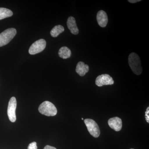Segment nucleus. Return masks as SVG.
Here are the masks:
<instances>
[{"label": "nucleus", "mask_w": 149, "mask_h": 149, "mask_svg": "<svg viewBox=\"0 0 149 149\" xmlns=\"http://www.w3.org/2000/svg\"><path fill=\"white\" fill-rule=\"evenodd\" d=\"M58 55L60 57L63 59H67L70 57L71 55V52L67 47H62L60 49L58 52Z\"/></svg>", "instance_id": "f8f14e48"}, {"label": "nucleus", "mask_w": 149, "mask_h": 149, "mask_svg": "<svg viewBox=\"0 0 149 149\" xmlns=\"http://www.w3.org/2000/svg\"><path fill=\"white\" fill-rule=\"evenodd\" d=\"M84 123L91 135L95 138H98L100 134V130L97 123L92 119L87 118Z\"/></svg>", "instance_id": "20e7f679"}, {"label": "nucleus", "mask_w": 149, "mask_h": 149, "mask_svg": "<svg viewBox=\"0 0 149 149\" xmlns=\"http://www.w3.org/2000/svg\"><path fill=\"white\" fill-rule=\"evenodd\" d=\"M17 34L16 29L13 28L6 29L0 34V47L7 45Z\"/></svg>", "instance_id": "7ed1b4c3"}, {"label": "nucleus", "mask_w": 149, "mask_h": 149, "mask_svg": "<svg viewBox=\"0 0 149 149\" xmlns=\"http://www.w3.org/2000/svg\"><path fill=\"white\" fill-rule=\"evenodd\" d=\"M145 117L146 120L147 122L149 123V108L148 107L145 113Z\"/></svg>", "instance_id": "dca6fc26"}, {"label": "nucleus", "mask_w": 149, "mask_h": 149, "mask_svg": "<svg viewBox=\"0 0 149 149\" xmlns=\"http://www.w3.org/2000/svg\"><path fill=\"white\" fill-rule=\"evenodd\" d=\"M82 120H83V118H82Z\"/></svg>", "instance_id": "6ab92c4d"}, {"label": "nucleus", "mask_w": 149, "mask_h": 149, "mask_svg": "<svg viewBox=\"0 0 149 149\" xmlns=\"http://www.w3.org/2000/svg\"><path fill=\"white\" fill-rule=\"evenodd\" d=\"M38 110L41 114L47 116H54L57 113V110L54 105L49 101L42 103L39 107Z\"/></svg>", "instance_id": "f03ea898"}, {"label": "nucleus", "mask_w": 149, "mask_h": 149, "mask_svg": "<svg viewBox=\"0 0 149 149\" xmlns=\"http://www.w3.org/2000/svg\"><path fill=\"white\" fill-rule=\"evenodd\" d=\"M114 83L112 77L108 74H102L99 75L96 78L95 84L98 87L103 85H112Z\"/></svg>", "instance_id": "0eeeda50"}, {"label": "nucleus", "mask_w": 149, "mask_h": 149, "mask_svg": "<svg viewBox=\"0 0 149 149\" xmlns=\"http://www.w3.org/2000/svg\"><path fill=\"white\" fill-rule=\"evenodd\" d=\"M97 19L99 25L101 27H105L108 21V19L106 13L102 10L99 11L97 13Z\"/></svg>", "instance_id": "1a4fd4ad"}, {"label": "nucleus", "mask_w": 149, "mask_h": 149, "mask_svg": "<svg viewBox=\"0 0 149 149\" xmlns=\"http://www.w3.org/2000/svg\"><path fill=\"white\" fill-rule=\"evenodd\" d=\"M89 67L83 62L80 61L77 63L75 71L80 76H84L89 71Z\"/></svg>", "instance_id": "9b49d317"}, {"label": "nucleus", "mask_w": 149, "mask_h": 149, "mask_svg": "<svg viewBox=\"0 0 149 149\" xmlns=\"http://www.w3.org/2000/svg\"><path fill=\"white\" fill-rule=\"evenodd\" d=\"M108 123L110 127L116 131H120L122 128V120L119 118H112L108 120Z\"/></svg>", "instance_id": "6e6552de"}, {"label": "nucleus", "mask_w": 149, "mask_h": 149, "mask_svg": "<svg viewBox=\"0 0 149 149\" xmlns=\"http://www.w3.org/2000/svg\"><path fill=\"white\" fill-rule=\"evenodd\" d=\"M44 149H56L55 147L51 146H47L45 147Z\"/></svg>", "instance_id": "a211bd4d"}, {"label": "nucleus", "mask_w": 149, "mask_h": 149, "mask_svg": "<svg viewBox=\"0 0 149 149\" xmlns=\"http://www.w3.org/2000/svg\"><path fill=\"white\" fill-rule=\"evenodd\" d=\"M46 47V42L44 39H40L36 41L30 46L29 53L31 55H35L42 52Z\"/></svg>", "instance_id": "39448f33"}, {"label": "nucleus", "mask_w": 149, "mask_h": 149, "mask_svg": "<svg viewBox=\"0 0 149 149\" xmlns=\"http://www.w3.org/2000/svg\"><path fill=\"white\" fill-rule=\"evenodd\" d=\"M64 31V28L63 26L61 25H56L51 30L50 34L52 37H56Z\"/></svg>", "instance_id": "ddd939ff"}, {"label": "nucleus", "mask_w": 149, "mask_h": 149, "mask_svg": "<svg viewBox=\"0 0 149 149\" xmlns=\"http://www.w3.org/2000/svg\"><path fill=\"white\" fill-rule=\"evenodd\" d=\"M13 15V13L10 10L4 8H0V20L10 17Z\"/></svg>", "instance_id": "4468645a"}, {"label": "nucleus", "mask_w": 149, "mask_h": 149, "mask_svg": "<svg viewBox=\"0 0 149 149\" xmlns=\"http://www.w3.org/2000/svg\"><path fill=\"white\" fill-rule=\"evenodd\" d=\"M141 1V0H128V1L129 3H134L139 2Z\"/></svg>", "instance_id": "f3484780"}, {"label": "nucleus", "mask_w": 149, "mask_h": 149, "mask_svg": "<svg viewBox=\"0 0 149 149\" xmlns=\"http://www.w3.org/2000/svg\"><path fill=\"white\" fill-rule=\"evenodd\" d=\"M17 107L16 99L15 97L11 98L8 103L7 113L8 118L12 122H15L16 120L15 111Z\"/></svg>", "instance_id": "423d86ee"}, {"label": "nucleus", "mask_w": 149, "mask_h": 149, "mask_svg": "<svg viewBox=\"0 0 149 149\" xmlns=\"http://www.w3.org/2000/svg\"><path fill=\"white\" fill-rule=\"evenodd\" d=\"M37 143L33 142L29 144L27 149H37Z\"/></svg>", "instance_id": "2eb2a0df"}, {"label": "nucleus", "mask_w": 149, "mask_h": 149, "mask_svg": "<svg viewBox=\"0 0 149 149\" xmlns=\"http://www.w3.org/2000/svg\"><path fill=\"white\" fill-rule=\"evenodd\" d=\"M128 61L129 66L134 74L140 75L142 73L143 69L141 61L137 54L133 52L130 54L128 56Z\"/></svg>", "instance_id": "f257e3e1"}, {"label": "nucleus", "mask_w": 149, "mask_h": 149, "mask_svg": "<svg viewBox=\"0 0 149 149\" xmlns=\"http://www.w3.org/2000/svg\"><path fill=\"white\" fill-rule=\"evenodd\" d=\"M132 149V148H131V149Z\"/></svg>", "instance_id": "aec40b11"}, {"label": "nucleus", "mask_w": 149, "mask_h": 149, "mask_svg": "<svg viewBox=\"0 0 149 149\" xmlns=\"http://www.w3.org/2000/svg\"><path fill=\"white\" fill-rule=\"evenodd\" d=\"M67 24L68 29L72 34L77 35L79 33V29L77 26L76 21L74 17L70 16L68 17L67 21Z\"/></svg>", "instance_id": "9d476101"}]
</instances>
